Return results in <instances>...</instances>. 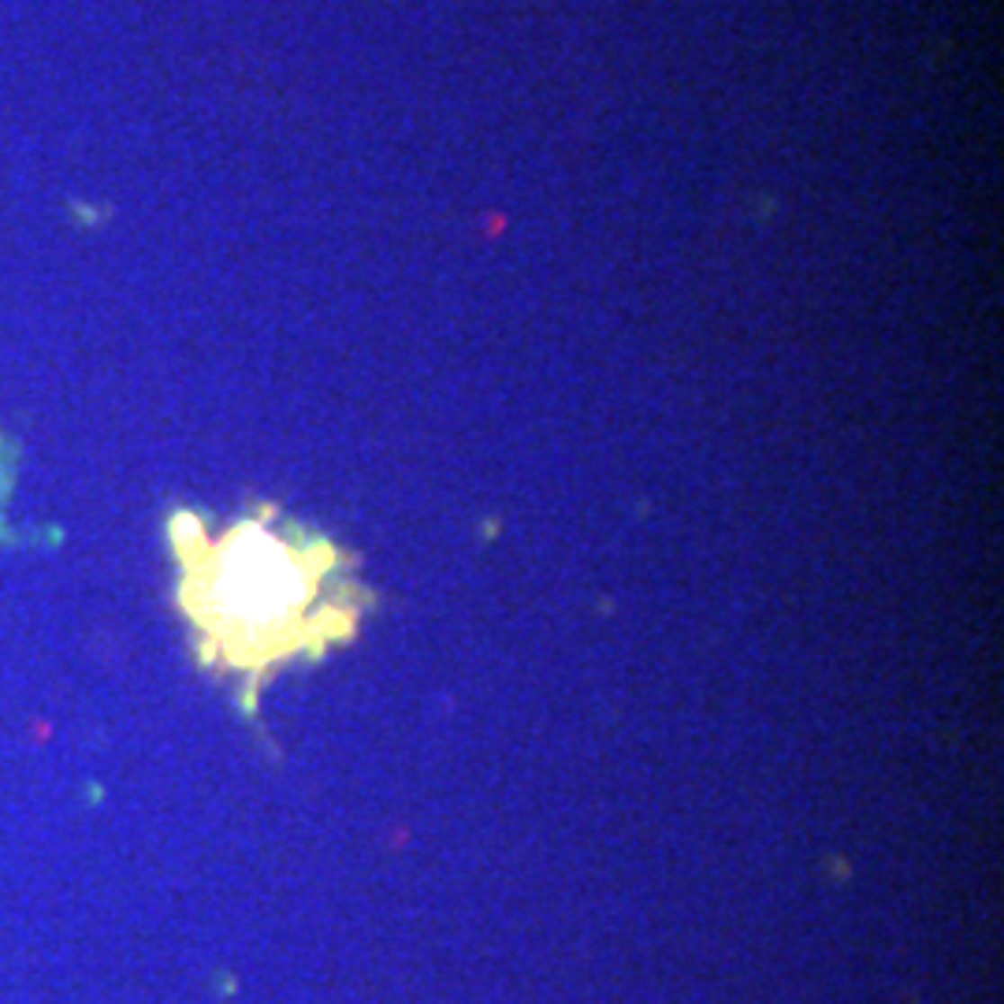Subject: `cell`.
I'll list each match as a JSON object with an SVG mask.
<instances>
[{
  "label": "cell",
  "mask_w": 1004,
  "mask_h": 1004,
  "mask_svg": "<svg viewBox=\"0 0 1004 1004\" xmlns=\"http://www.w3.org/2000/svg\"><path fill=\"white\" fill-rule=\"evenodd\" d=\"M172 540L183 566L179 599L209 662L257 677L287 659L324 655L354 632L357 592L327 540L279 533L268 517L209 536L190 514L175 517Z\"/></svg>",
  "instance_id": "cell-1"
}]
</instances>
